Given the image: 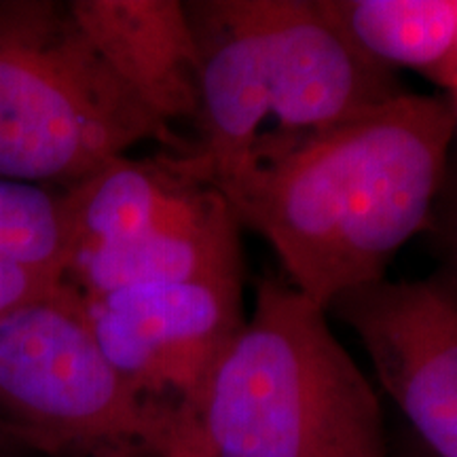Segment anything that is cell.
Here are the masks:
<instances>
[{
    "label": "cell",
    "mask_w": 457,
    "mask_h": 457,
    "mask_svg": "<svg viewBox=\"0 0 457 457\" xmlns=\"http://www.w3.org/2000/svg\"><path fill=\"white\" fill-rule=\"evenodd\" d=\"M455 123L443 98L404 91L216 188L239 225L271 244L295 288L328 310L384 279L424 228Z\"/></svg>",
    "instance_id": "6da1fadb"
},
{
    "label": "cell",
    "mask_w": 457,
    "mask_h": 457,
    "mask_svg": "<svg viewBox=\"0 0 457 457\" xmlns=\"http://www.w3.org/2000/svg\"><path fill=\"white\" fill-rule=\"evenodd\" d=\"M324 313L262 279L253 316L179 409L197 457H390L381 400Z\"/></svg>",
    "instance_id": "7a4b0ae2"
},
{
    "label": "cell",
    "mask_w": 457,
    "mask_h": 457,
    "mask_svg": "<svg viewBox=\"0 0 457 457\" xmlns=\"http://www.w3.org/2000/svg\"><path fill=\"white\" fill-rule=\"evenodd\" d=\"M145 140L191 153L114 77L68 3L0 0V179L68 188Z\"/></svg>",
    "instance_id": "3957f363"
},
{
    "label": "cell",
    "mask_w": 457,
    "mask_h": 457,
    "mask_svg": "<svg viewBox=\"0 0 457 457\" xmlns=\"http://www.w3.org/2000/svg\"><path fill=\"white\" fill-rule=\"evenodd\" d=\"M0 430L57 457H195L179 409L108 362L71 282L0 318Z\"/></svg>",
    "instance_id": "277c9868"
},
{
    "label": "cell",
    "mask_w": 457,
    "mask_h": 457,
    "mask_svg": "<svg viewBox=\"0 0 457 457\" xmlns=\"http://www.w3.org/2000/svg\"><path fill=\"white\" fill-rule=\"evenodd\" d=\"M244 4L270 106V134L253 170L404 94L394 71L364 55L320 0Z\"/></svg>",
    "instance_id": "5b68a950"
},
{
    "label": "cell",
    "mask_w": 457,
    "mask_h": 457,
    "mask_svg": "<svg viewBox=\"0 0 457 457\" xmlns=\"http://www.w3.org/2000/svg\"><path fill=\"white\" fill-rule=\"evenodd\" d=\"M244 278L83 296L102 353L142 396L182 409L244 324Z\"/></svg>",
    "instance_id": "8992f818"
},
{
    "label": "cell",
    "mask_w": 457,
    "mask_h": 457,
    "mask_svg": "<svg viewBox=\"0 0 457 457\" xmlns=\"http://www.w3.org/2000/svg\"><path fill=\"white\" fill-rule=\"evenodd\" d=\"M379 384L434 457H457V299L434 279L377 282L337 296Z\"/></svg>",
    "instance_id": "52a82bcc"
},
{
    "label": "cell",
    "mask_w": 457,
    "mask_h": 457,
    "mask_svg": "<svg viewBox=\"0 0 457 457\" xmlns=\"http://www.w3.org/2000/svg\"><path fill=\"white\" fill-rule=\"evenodd\" d=\"M71 13L114 77L171 128L197 114V47L179 0H74Z\"/></svg>",
    "instance_id": "ba28073f"
},
{
    "label": "cell",
    "mask_w": 457,
    "mask_h": 457,
    "mask_svg": "<svg viewBox=\"0 0 457 457\" xmlns=\"http://www.w3.org/2000/svg\"><path fill=\"white\" fill-rule=\"evenodd\" d=\"M239 220L219 188L176 220L77 253L71 282L83 296L146 284L244 278Z\"/></svg>",
    "instance_id": "9c48e42d"
},
{
    "label": "cell",
    "mask_w": 457,
    "mask_h": 457,
    "mask_svg": "<svg viewBox=\"0 0 457 457\" xmlns=\"http://www.w3.org/2000/svg\"><path fill=\"white\" fill-rule=\"evenodd\" d=\"M212 188L188 155L157 159L117 157L62 191L81 250L151 231L176 220ZM74 261V259H72Z\"/></svg>",
    "instance_id": "30bf717a"
},
{
    "label": "cell",
    "mask_w": 457,
    "mask_h": 457,
    "mask_svg": "<svg viewBox=\"0 0 457 457\" xmlns=\"http://www.w3.org/2000/svg\"><path fill=\"white\" fill-rule=\"evenodd\" d=\"M74 237L62 193L0 179V318L68 284Z\"/></svg>",
    "instance_id": "8fae6325"
},
{
    "label": "cell",
    "mask_w": 457,
    "mask_h": 457,
    "mask_svg": "<svg viewBox=\"0 0 457 457\" xmlns=\"http://www.w3.org/2000/svg\"><path fill=\"white\" fill-rule=\"evenodd\" d=\"M330 20L379 66L413 68L457 85V0H320Z\"/></svg>",
    "instance_id": "7c38bea8"
},
{
    "label": "cell",
    "mask_w": 457,
    "mask_h": 457,
    "mask_svg": "<svg viewBox=\"0 0 457 457\" xmlns=\"http://www.w3.org/2000/svg\"><path fill=\"white\" fill-rule=\"evenodd\" d=\"M436 279L457 299V237H455L453 250H451V259H449L447 270H445Z\"/></svg>",
    "instance_id": "4fadbf2b"
},
{
    "label": "cell",
    "mask_w": 457,
    "mask_h": 457,
    "mask_svg": "<svg viewBox=\"0 0 457 457\" xmlns=\"http://www.w3.org/2000/svg\"><path fill=\"white\" fill-rule=\"evenodd\" d=\"M390 457H434V455L415 438L411 445H404V447H400L396 451H390Z\"/></svg>",
    "instance_id": "5bb4252c"
},
{
    "label": "cell",
    "mask_w": 457,
    "mask_h": 457,
    "mask_svg": "<svg viewBox=\"0 0 457 457\" xmlns=\"http://www.w3.org/2000/svg\"><path fill=\"white\" fill-rule=\"evenodd\" d=\"M4 436H7V434L0 430V447H3V438H4Z\"/></svg>",
    "instance_id": "9a60e30c"
},
{
    "label": "cell",
    "mask_w": 457,
    "mask_h": 457,
    "mask_svg": "<svg viewBox=\"0 0 457 457\" xmlns=\"http://www.w3.org/2000/svg\"><path fill=\"white\" fill-rule=\"evenodd\" d=\"M455 91H457V87H455ZM455 119H457V111H455Z\"/></svg>",
    "instance_id": "2e32d148"
},
{
    "label": "cell",
    "mask_w": 457,
    "mask_h": 457,
    "mask_svg": "<svg viewBox=\"0 0 457 457\" xmlns=\"http://www.w3.org/2000/svg\"><path fill=\"white\" fill-rule=\"evenodd\" d=\"M455 87H457V85H455Z\"/></svg>",
    "instance_id": "e0dca14e"
}]
</instances>
